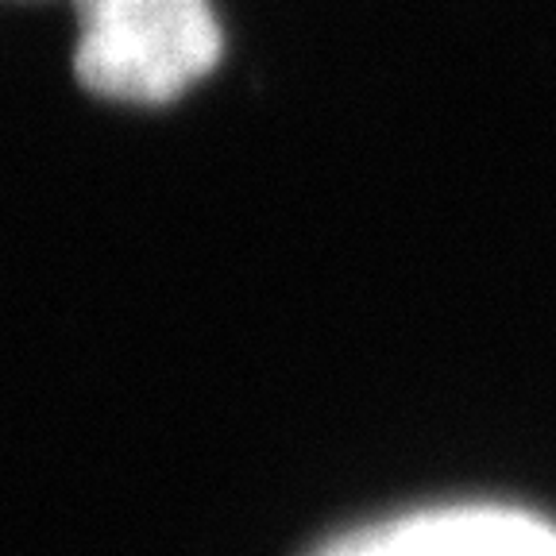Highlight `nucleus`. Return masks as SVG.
Wrapping results in <instances>:
<instances>
[{
    "label": "nucleus",
    "instance_id": "f257e3e1",
    "mask_svg": "<svg viewBox=\"0 0 556 556\" xmlns=\"http://www.w3.org/2000/svg\"><path fill=\"white\" fill-rule=\"evenodd\" d=\"M74 9L78 81L109 101H178L220 62L208 0H74Z\"/></svg>",
    "mask_w": 556,
    "mask_h": 556
},
{
    "label": "nucleus",
    "instance_id": "f03ea898",
    "mask_svg": "<svg viewBox=\"0 0 556 556\" xmlns=\"http://www.w3.org/2000/svg\"><path fill=\"white\" fill-rule=\"evenodd\" d=\"M313 556H556V526L510 506H448L375 521Z\"/></svg>",
    "mask_w": 556,
    "mask_h": 556
}]
</instances>
